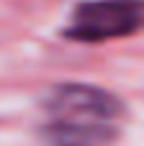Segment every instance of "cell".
<instances>
[{
	"label": "cell",
	"mask_w": 144,
	"mask_h": 146,
	"mask_svg": "<svg viewBox=\"0 0 144 146\" xmlns=\"http://www.w3.org/2000/svg\"><path fill=\"white\" fill-rule=\"evenodd\" d=\"M144 31V0H80L72 5L62 38L103 44Z\"/></svg>",
	"instance_id": "cell-2"
},
{
	"label": "cell",
	"mask_w": 144,
	"mask_h": 146,
	"mask_svg": "<svg viewBox=\"0 0 144 146\" xmlns=\"http://www.w3.org/2000/svg\"><path fill=\"white\" fill-rule=\"evenodd\" d=\"M126 103L90 82H59L41 100L39 136L44 146H113Z\"/></svg>",
	"instance_id": "cell-1"
}]
</instances>
